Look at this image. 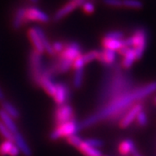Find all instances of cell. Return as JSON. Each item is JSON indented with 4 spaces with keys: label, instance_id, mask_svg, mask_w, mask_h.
<instances>
[{
    "label": "cell",
    "instance_id": "cell-1",
    "mask_svg": "<svg viewBox=\"0 0 156 156\" xmlns=\"http://www.w3.org/2000/svg\"><path fill=\"white\" fill-rule=\"evenodd\" d=\"M154 92H156V82H153L116 96L115 98L109 101V103L103 107L100 111L85 119L79 125V127L80 128L89 127L108 117H112V119L115 121H117L118 119L121 120L128 108L135 104L136 101L145 98Z\"/></svg>",
    "mask_w": 156,
    "mask_h": 156
},
{
    "label": "cell",
    "instance_id": "cell-2",
    "mask_svg": "<svg viewBox=\"0 0 156 156\" xmlns=\"http://www.w3.org/2000/svg\"><path fill=\"white\" fill-rule=\"evenodd\" d=\"M147 46V34L143 29L136 30L133 36L123 39V47H132L136 54L137 59L143 56Z\"/></svg>",
    "mask_w": 156,
    "mask_h": 156
},
{
    "label": "cell",
    "instance_id": "cell-3",
    "mask_svg": "<svg viewBox=\"0 0 156 156\" xmlns=\"http://www.w3.org/2000/svg\"><path fill=\"white\" fill-rule=\"evenodd\" d=\"M79 128V125L75 120L62 123L60 125H57V127L50 133V139L52 140H56L61 137H68L71 134H76Z\"/></svg>",
    "mask_w": 156,
    "mask_h": 156
},
{
    "label": "cell",
    "instance_id": "cell-4",
    "mask_svg": "<svg viewBox=\"0 0 156 156\" xmlns=\"http://www.w3.org/2000/svg\"><path fill=\"white\" fill-rule=\"evenodd\" d=\"M30 75L34 83L38 85L40 78L43 75L44 70H43L41 54L35 50L31 51L30 55Z\"/></svg>",
    "mask_w": 156,
    "mask_h": 156
},
{
    "label": "cell",
    "instance_id": "cell-5",
    "mask_svg": "<svg viewBox=\"0 0 156 156\" xmlns=\"http://www.w3.org/2000/svg\"><path fill=\"white\" fill-rule=\"evenodd\" d=\"M71 120H74V111L71 106L66 103L59 105L55 112V122L56 125H60Z\"/></svg>",
    "mask_w": 156,
    "mask_h": 156
},
{
    "label": "cell",
    "instance_id": "cell-6",
    "mask_svg": "<svg viewBox=\"0 0 156 156\" xmlns=\"http://www.w3.org/2000/svg\"><path fill=\"white\" fill-rule=\"evenodd\" d=\"M25 19L26 21H37V22L46 23L49 22L50 17L47 13L38 9L37 7H28L25 8Z\"/></svg>",
    "mask_w": 156,
    "mask_h": 156
},
{
    "label": "cell",
    "instance_id": "cell-7",
    "mask_svg": "<svg viewBox=\"0 0 156 156\" xmlns=\"http://www.w3.org/2000/svg\"><path fill=\"white\" fill-rule=\"evenodd\" d=\"M142 108H143V105L140 102L134 104L130 108H128V111L125 113V115L121 119L120 126L122 128H127V127H128L135 120L138 113L141 111Z\"/></svg>",
    "mask_w": 156,
    "mask_h": 156
},
{
    "label": "cell",
    "instance_id": "cell-8",
    "mask_svg": "<svg viewBox=\"0 0 156 156\" xmlns=\"http://www.w3.org/2000/svg\"><path fill=\"white\" fill-rule=\"evenodd\" d=\"M82 55V49L81 46L78 44L76 42H71L69 44H66L64 50L60 53L59 57L66 58L68 60L74 61L78 56Z\"/></svg>",
    "mask_w": 156,
    "mask_h": 156
},
{
    "label": "cell",
    "instance_id": "cell-9",
    "mask_svg": "<svg viewBox=\"0 0 156 156\" xmlns=\"http://www.w3.org/2000/svg\"><path fill=\"white\" fill-rule=\"evenodd\" d=\"M118 52L123 56L122 66L125 69H129L132 67L135 60H137L136 54L132 47H122Z\"/></svg>",
    "mask_w": 156,
    "mask_h": 156
},
{
    "label": "cell",
    "instance_id": "cell-10",
    "mask_svg": "<svg viewBox=\"0 0 156 156\" xmlns=\"http://www.w3.org/2000/svg\"><path fill=\"white\" fill-rule=\"evenodd\" d=\"M69 97V89L68 87L63 83H56V89L55 95H53V98L56 102V104L62 105L65 104L66 101Z\"/></svg>",
    "mask_w": 156,
    "mask_h": 156
},
{
    "label": "cell",
    "instance_id": "cell-11",
    "mask_svg": "<svg viewBox=\"0 0 156 156\" xmlns=\"http://www.w3.org/2000/svg\"><path fill=\"white\" fill-rule=\"evenodd\" d=\"M13 141L15 142V144L18 147L19 151H21V153L23 155L31 156L32 151L30 149V147L28 146L27 142L25 141L23 136L19 132H17V133L13 134Z\"/></svg>",
    "mask_w": 156,
    "mask_h": 156
},
{
    "label": "cell",
    "instance_id": "cell-12",
    "mask_svg": "<svg viewBox=\"0 0 156 156\" xmlns=\"http://www.w3.org/2000/svg\"><path fill=\"white\" fill-rule=\"evenodd\" d=\"M97 60L104 64H108V65L113 64L116 60V51L108 49H104L101 51H98Z\"/></svg>",
    "mask_w": 156,
    "mask_h": 156
},
{
    "label": "cell",
    "instance_id": "cell-13",
    "mask_svg": "<svg viewBox=\"0 0 156 156\" xmlns=\"http://www.w3.org/2000/svg\"><path fill=\"white\" fill-rule=\"evenodd\" d=\"M119 152L122 156L134 155L137 153V149L134 142L130 139L122 140L119 145Z\"/></svg>",
    "mask_w": 156,
    "mask_h": 156
},
{
    "label": "cell",
    "instance_id": "cell-14",
    "mask_svg": "<svg viewBox=\"0 0 156 156\" xmlns=\"http://www.w3.org/2000/svg\"><path fill=\"white\" fill-rule=\"evenodd\" d=\"M0 122L3 123L12 134L18 132V128H17L16 122H14V119L11 118L9 115H7L3 109H0Z\"/></svg>",
    "mask_w": 156,
    "mask_h": 156
},
{
    "label": "cell",
    "instance_id": "cell-15",
    "mask_svg": "<svg viewBox=\"0 0 156 156\" xmlns=\"http://www.w3.org/2000/svg\"><path fill=\"white\" fill-rule=\"evenodd\" d=\"M27 21L25 19V8L19 7L14 14L12 20V27L15 30H18Z\"/></svg>",
    "mask_w": 156,
    "mask_h": 156
},
{
    "label": "cell",
    "instance_id": "cell-16",
    "mask_svg": "<svg viewBox=\"0 0 156 156\" xmlns=\"http://www.w3.org/2000/svg\"><path fill=\"white\" fill-rule=\"evenodd\" d=\"M34 29L36 30L37 33L38 35L39 38H40V41L42 43V45L44 47V51H46L49 55L50 56H54L55 55V52L52 49V46H51V44L50 43V41L48 40L47 37H46V34L45 32L40 28V27H34Z\"/></svg>",
    "mask_w": 156,
    "mask_h": 156
},
{
    "label": "cell",
    "instance_id": "cell-17",
    "mask_svg": "<svg viewBox=\"0 0 156 156\" xmlns=\"http://www.w3.org/2000/svg\"><path fill=\"white\" fill-rule=\"evenodd\" d=\"M28 35H29V38L30 40L31 44L33 45L34 50L38 52L40 54H42L43 52H44V47L42 45V43L40 41V38H39L38 35L37 33L36 30L34 28H30L28 30Z\"/></svg>",
    "mask_w": 156,
    "mask_h": 156
},
{
    "label": "cell",
    "instance_id": "cell-18",
    "mask_svg": "<svg viewBox=\"0 0 156 156\" xmlns=\"http://www.w3.org/2000/svg\"><path fill=\"white\" fill-rule=\"evenodd\" d=\"M102 45H103L104 49L118 51L123 47V39L103 38Z\"/></svg>",
    "mask_w": 156,
    "mask_h": 156
},
{
    "label": "cell",
    "instance_id": "cell-19",
    "mask_svg": "<svg viewBox=\"0 0 156 156\" xmlns=\"http://www.w3.org/2000/svg\"><path fill=\"white\" fill-rule=\"evenodd\" d=\"M1 106H2V109L5 112L7 115H9L11 118L13 119H17L20 116V112L18 111L16 107L14 106L12 103L7 101H4L3 102H1Z\"/></svg>",
    "mask_w": 156,
    "mask_h": 156
},
{
    "label": "cell",
    "instance_id": "cell-20",
    "mask_svg": "<svg viewBox=\"0 0 156 156\" xmlns=\"http://www.w3.org/2000/svg\"><path fill=\"white\" fill-rule=\"evenodd\" d=\"M78 149L85 156H102L101 152L98 148L92 147L88 144H86L84 141H83L82 144L78 147Z\"/></svg>",
    "mask_w": 156,
    "mask_h": 156
},
{
    "label": "cell",
    "instance_id": "cell-21",
    "mask_svg": "<svg viewBox=\"0 0 156 156\" xmlns=\"http://www.w3.org/2000/svg\"><path fill=\"white\" fill-rule=\"evenodd\" d=\"M72 63L73 62L70 61V60H68L66 58H62V57H59V61L57 62L56 67L53 69H55V70L60 73L66 72L72 67Z\"/></svg>",
    "mask_w": 156,
    "mask_h": 156
},
{
    "label": "cell",
    "instance_id": "cell-22",
    "mask_svg": "<svg viewBox=\"0 0 156 156\" xmlns=\"http://www.w3.org/2000/svg\"><path fill=\"white\" fill-rule=\"evenodd\" d=\"M84 76V69H76L74 76H73V85L76 89H79L83 85Z\"/></svg>",
    "mask_w": 156,
    "mask_h": 156
},
{
    "label": "cell",
    "instance_id": "cell-23",
    "mask_svg": "<svg viewBox=\"0 0 156 156\" xmlns=\"http://www.w3.org/2000/svg\"><path fill=\"white\" fill-rule=\"evenodd\" d=\"M122 6L129 9H140L142 8V3L140 0H122Z\"/></svg>",
    "mask_w": 156,
    "mask_h": 156
},
{
    "label": "cell",
    "instance_id": "cell-24",
    "mask_svg": "<svg viewBox=\"0 0 156 156\" xmlns=\"http://www.w3.org/2000/svg\"><path fill=\"white\" fill-rule=\"evenodd\" d=\"M12 146H13L12 140H5L4 142H2L1 145H0V155L5 156L7 154H9V152L11 150Z\"/></svg>",
    "mask_w": 156,
    "mask_h": 156
},
{
    "label": "cell",
    "instance_id": "cell-25",
    "mask_svg": "<svg viewBox=\"0 0 156 156\" xmlns=\"http://www.w3.org/2000/svg\"><path fill=\"white\" fill-rule=\"evenodd\" d=\"M97 56H98V50H91V51H89L83 55L82 54V56L83 58V61L85 63H89L90 62L96 60Z\"/></svg>",
    "mask_w": 156,
    "mask_h": 156
},
{
    "label": "cell",
    "instance_id": "cell-26",
    "mask_svg": "<svg viewBox=\"0 0 156 156\" xmlns=\"http://www.w3.org/2000/svg\"><path fill=\"white\" fill-rule=\"evenodd\" d=\"M0 134L7 140L13 141V134L1 122H0Z\"/></svg>",
    "mask_w": 156,
    "mask_h": 156
},
{
    "label": "cell",
    "instance_id": "cell-27",
    "mask_svg": "<svg viewBox=\"0 0 156 156\" xmlns=\"http://www.w3.org/2000/svg\"><path fill=\"white\" fill-rule=\"evenodd\" d=\"M66 138H67V141L70 145L74 146V147H78L79 146L82 144V142L83 141L82 140V138L80 136H78L76 134H71V135L68 136Z\"/></svg>",
    "mask_w": 156,
    "mask_h": 156
},
{
    "label": "cell",
    "instance_id": "cell-28",
    "mask_svg": "<svg viewBox=\"0 0 156 156\" xmlns=\"http://www.w3.org/2000/svg\"><path fill=\"white\" fill-rule=\"evenodd\" d=\"M135 120L137 121V123L141 127H144L147 123V116L146 113L143 110H141V111L138 113Z\"/></svg>",
    "mask_w": 156,
    "mask_h": 156
},
{
    "label": "cell",
    "instance_id": "cell-29",
    "mask_svg": "<svg viewBox=\"0 0 156 156\" xmlns=\"http://www.w3.org/2000/svg\"><path fill=\"white\" fill-rule=\"evenodd\" d=\"M86 144H88L92 147H95V148H99L103 146V141L99 139H95V138H91V139H87L83 140Z\"/></svg>",
    "mask_w": 156,
    "mask_h": 156
},
{
    "label": "cell",
    "instance_id": "cell-30",
    "mask_svg": "<svg viewBox=\"0 0 156 156\" xmlns=\"http://www.w3.org/2000/svg\"><path fill=\"white\" fill-rule=\"evenodd\" d=\"M104 38L108 39H123V33L119 30H113L105 34Z\"/></svg>",
    "mask_w": 156,
    "mask_h": 156
},
{
    "label": "cell",
    "instance_id": "cell-31",
    "mask_svg": "<svg viewBox=\"0 0 156 156\" xmlns=\"http://www.w3.org/2000/svg\"><path fill=\"white\" fill-rule=\"evenodd\" d=\"M82 7H83V11L86 13H89V14H91V13H93L95 11V5L90 1H86L83 5H82Z\"/></svg>",
    "mask_w": 156,
    "mask_h": 156
},
{
    "label": "cell",
    "instance_id": "cell-32",
    "mask_svg": "<svg viewBox=\"0 0 156 156\" xmlns=\"http://www.w3.org/2000/svg\"><path fill=\"white\" fill-rule=\"evenodd\" d=\"M52 49L54 50V52H55V54L56 53H61L62 50H64V47H65V44H63V43H62V42H59V41H57V42H55V43H53L52 44Z\"/></svg>",
    "mask_w": 156,
    "mask_h": 156
},
{
    "label": "cell",
    "instance_id": "cell-33",
    "mask_svg": "<svg viewBox=\"0 0 156 156\" xmlns=\"http://www.w3.org/2000/svg\"><path fill=\"white\" fill-rule=\"evenodd\" d=\"M104 4L111 7H122V0H103Z\"/></svg>",
    "mask_w": 156,
    "mask_h": 156
},
{
    "label": "cell",
    "instance_id": "cell-34",
    "mask_svg": "<svg viewBox=\"0 0 156 156\" xmlns=\"http://www.w3.org/2000/svg\"><path fill=\"white\" fill-rule=\"evenodd\" d=\"M19 154H20V151H19V149H18V147H17L16 145H14V144H13V146L11 147V150H10V152H9V155L17 156Z\"/></svg>",
    "mask_w": 156,
    "mask_h": 156
},
{
    "label": "cell",
    "instance_id": "cell-35",
    "mask_svg": "<svg viewBox=\"0 0 156 156\" xmlns=\"http://www.w3.org/2000/svg\"><path fill=\"white\" fill-rule=\"evenodd\" d=\"M4 101H5V93L3 91L2 88L0 87V103L3 102Z\"/></svg>",
    "mask_w": 156,
    "mask_h": 156
},
{
    "label": "cell",
    "instance_id": "cell-36",
    "mask_svg": "<svg viewBox=\"0 0 156 156\" xmlns=\"http://www.w3.org/2000/svg\"><path fill=\"white\" fill-rule=\"evenodd\" d=\"M32 4H37L39 2V0H30Z\"/></svg>",
    "mask_w": 156,
    "mask_h": 156
},
{
    "label": "cell",
    "instance_id": "cell-37",
    "mask_svg": "<svg viewBox=\"0 0 156 156\" xmlns=\"http://www.w3.org/2000/svg\"><path fill=\"white\" fill-rule=\"evenodd\" d=\"M133 156H140V154H138V153H136V154H134V155H133Z\"/></svg>",
    "mask_w": 156,
    "mask_h": 156
},
{
    "label": "cell",
    "instance_id": "cell-38",
    "mask_svg": "<svg viewBox=\"0 0 156 156\" xmlns=\"http://www.w3.org/2000/svg\"><path fill=\"white\" fill-rule=\"evenodd\" d=\"M154 103H155V104H156V96H155V97H154Z\"/></svg>",
    "mask_w": 156,
    "mask_h": 156
},
{
    "label": "cell",
    "instance_id": "cell-39",
    "mask_svg": "<svg viewBox=\"0 0 156 156\" xmlns=\"http://www.w3.org/2000/svg\"><path fill=\"white\" fill-rule=\"evenodd\" d=\"M102 156H108V155H102Z\"/></svg>",
    "mask_w": 156,
    "mask_h": 156
}]
</instances>
